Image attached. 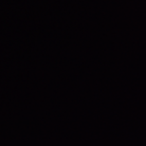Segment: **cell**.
I'll list each match as a JSON object with an SVG mask.
<instances>
[]
</instances>
